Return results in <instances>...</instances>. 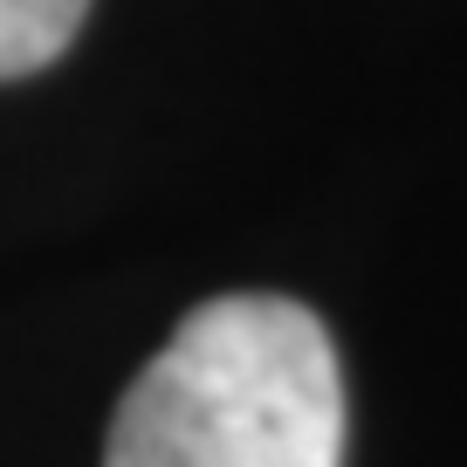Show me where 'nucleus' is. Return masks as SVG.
I'll use <instances>...</instances> for the list:
<instances>
[{"label": "nucleus", "mask_w": 467, "mask_h": 467, "mask_svg": "<svg viewBox=\"0 0 467 467\" xmlns=\"http://www.w3.org/2000/svg\"><path fill=\"white\" fill-rule=\"evenodd\" d=\"M103 467H344L337 344L289 296H213L131 379Z\"/></svg>", "instance_id": "nucleus-1"}, {"label": "nucleus", "mask_w": 467, "mask_h": 467, "mask_svg": "<svg viewBox=\"0 0 467 467\" xmlns=\"http://www.w3.org/2000/svg\"><path fill=\"white\" fill-rule=\"evenodd\" d=\"M89 0H0V83L35 76L76 42Z\"/></svg>", "instance_id": "nucleus-2"}]
</instances>
